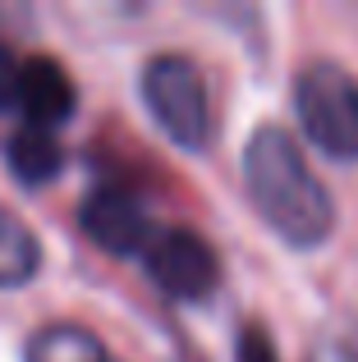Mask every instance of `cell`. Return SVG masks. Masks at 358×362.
Masks as SVG:
<instances>
[{
    "mask_svg": "<svg viewBox=\"0 0 358 362\" xmlns=\"http://www.w3.org/2000/svg\"><path fill=\"white\" fill-rule=\"evenodd\" d=\"M243 193L289 247H322L335 234V197L285 124H258L243 142Z\"/></svg>",
    "mask_w": 358,
    "mask_h": 362,
    "instance_id": "cell-1",
    "label": "cell"
},
{
    "mask_svg": "<svg viewBox=\"0 0 358 362\" xmlns=\"http://www.w3.org/2000/svg\"><path fill=\"white\" fill-rule=\"evenodd\" d=\"M294 115L304 138L331 160H358V78L335 60H313L294 78Z\"/></svg>",
    "mask_w": 358,
    "mask_h": 362,
    "instance_id": "cell-2",
    "label": "cell"
},
{
    "mask_svg": "<svg viewBox=\"0 0 358 362\" xmlns=\"http://www.w3.org/2000/svg\"><path fill=\"white\" fill-rule=\"evenodd\" d=\"M138 92H143L147 110H152L156 129L184 151H207L212 142V97H207V78L188 55H152L138 74Z\"/></svg>",
    "mask_w": 358,
    "mask_h": 362,
    "instance_id": "cell-3",
    "label": "cell"
},
{
    "mask_svg": "<svg viewBox=\"0 0 358 362\" xmlns=\"http://www.w3.org/2000/svg\"><path fill=\"white\" fill-rule=\"evenodd\" d=\"M138 262H143L147 280L175 303H202L221 280L216 247L188 225H156Z\"/></svg>",
    "mask_w": 358,
    "mask_h": 362,
    "instance_id": "cell-4",
    "label": "cell"
},
{
    "mask_svg": "<svg viewBox=\"0 0 358 362\" xmlns=\"http://www.w3.org/2000/svg\"><path fill=\"white\" fill-rule=\"evenodd\" d=\"M79 230L110 257H143L156 225L147 221L143 202L120 184H97L79 202Z\"/></svg>",
    "mask_w": 358,
    "mask_h": 362,
    "instance_id": "cell-5",
    "label": "cell"
},
{
    "mask_svg": "<svg viewBox=\"0 0 358 362\" xmlns=\"http://www.w3.org/2000/svg\"><path fill=\"white\" fill-rule=\"evenodd\" d=\"M14 110H23L28 129L55 133L60 124H69L74 110H79V88H74L69 69L55 55H28L23 69H18Z\"/></svg>",
    "mask_w": 358,
    "mask_h": 362,
    "instance_id": "cell-6",
    "label": "cell"
},
{
    "mask_svg": "<svg viewBox=\"0 0 358 362\" xmlns=\"http://www.w3.org/2000/svg\"><path fill=\"white\" fill-rule=\"evenodd\" d=\"M5 165H9V175H14L18 184L42 188V184H51V179H60L64 147H60L55 133L28 129V124H23V129L9 133V142H5Z\"/></svg>",
    "mask_w": 358,
    "mask_h": 362,
    "instance_id": "cell-7",
    "label": "cell"
},
{
    "mask_svg": "<svg viewBox=\"0 0 358 362\" xmlns=\"http://www.w3.org/2000/svg\"><path fill=\"white\" fill-rule=\"evenodd\" d=\"M23 362H120L101 344L92 330L74 326V321H55V326L37 330L23 349Z\"/></svg>",
    "mask_w": 358,
    "mask_h": 362,
    "instance_id": "cell-8",
    "label": "cell"
},
{
    "mask_svg": "<svg viewBox=\"0 0 358 362\" xmlns=\"http://www.w3.org/2000/svg\"><path fill=\"white\" fill-rule=\"evenodd\" d=\"M37 271H42V239L9 206H0V289H18Z\"/></svg>",
    "mask_w": 358,
    "mask_h": 362,
    "instance_id": "cell-9",
    "label": "cell"
},
{
    "mask_svg": "<svg viewBox=\"0 0 358 362\" xmlns=\"http://www.w3.org/2000/svg\"><path fill=\"white\" fill-rule=\"evenodd\" d=\"M234 362H280L276 344L262 326H243L239 330V344H234Z\"/></svg>",
    "mask_w": 358,
    "mask_h": 362,
    "instance_id": "cell-10",
    "label": "cell"
},
{
    "mask_svg": "<svg viewBox=\"0 0 358 362\" xmlns=\"http://www.w3.org/2000/svg\"><path fill=\"white\" fill-rule=\"evenodd\" d=\"M18 69H23V60H18L14 51H9L5 42H0V110L14 106V92H18Z\"/></svg>",
    "mask_w": 358,
    "mask_h": 362,
    "instance_id": "cell-11",
    "label": "cell"
},
{
    "mask_svg": "<svg viewBox=\"0 0 358 362\" xmlns=\"http://www.w3.org/2000/svg\"><path fill=\"white\" fill-rule=\"evenodd\" d=\"M308 362H358V349L340 344V339H326V344L313 349V358H308Z\"/></svg>",
    "mask_w": 358,
    "mask_h": 362,
    "instance_id": "cell-12",
    "label": "cell"
}]
</instances>
